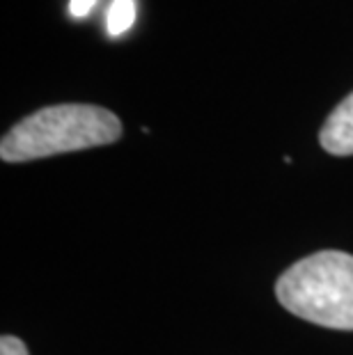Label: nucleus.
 Wrapping results in <instances>:
<instances>
[{
  "label": "nucleus",
  "instance_id": "4",
  "mask_svg": "<svg viewBox=\"0 0 353 355\" xmlns=\"http://www.w3.org/2000/svg\"><path fill=\"white\" fill-rule=\"evenodd\" d=\"M136 21V0H112L106 14V30L110 37L124 35Z\"/></svg>",
  "mask_w": 353,
  "mask_h": 355
},
{
  "label": "nucleus",
  "instance_id": "3",
  "mask_svg": "<svg viewBox=\"0 0 353 355\" xmlns=\"http://www.w3.org/2000/svg\"><path fill=\"white\" fill-rule=\"evenodd\" d=\"M319 142L333 156H353V92L328 115Z\"/></svg>",
  "mask_w": 353,
  "mask_h": 355
},
{
  "label": "nucleus",
  "instance_id": "5",
  "mask_svg": "<svg viewBox=\"0 0 353 355\" xmlns=\"http://www.w3.org/2000/svg\"><path fill=\"white\" fill-rule=\"evenodd\" d=\"M0 355H28V349L19 337L5 335L0 339Z\"/></svg>",
  "mask_w": 353,
  "mask_h": 355
},
{
  "label": "nucleus",
  "instance_id": "1",
  "mask_svg": "<svg viewBox=\"0 0 353 355\" xmlns=\"http://www.w3.org/2000/svg\"><path fill=\"white\" fill-rule=\"evenodd\" d=\"M122 138V122L115 112L89 103L49 105L21 119L0 142L7 163H26L55 154L103 147Z\"/></svg>",
  "mask_w": 353,
  "mask_h": 355
},
{
  "label": "nucleus",
  "instance_id": "6",
  "mask_svg": "<svg viewBox=\"0 0 353 355\" xmlns=\"http://www.w3.org/2000/svg\"><path fill=\"white\" fill-rule=\"evenodd\" d=\"M94 3H96V0H71V3H69V14H71L74 19L87 17V14L92 12Z\"/></svg>",
  "mask_w": 353,
  "mask_h": 355
},
{
  "label": "nucleus",
  "instance_id": "2",
  "mask_svg": "<svg viewBox=\"0 0 353 355\" xmlns=\"http://www.w3.org/2000/svg\"><path fill=\"white\" fill-rule=\"evenodd\" d=\"M275 293L298 319L353 330V254L321 250L305 257L280 275Z\"/></svg>",
  "mask_w": 353,
  "mask_h": 355
}]
</instances>
